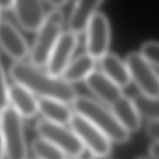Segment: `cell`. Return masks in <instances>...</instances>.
<instances>
[{
	"mask_svg": "<svg viewBox=\"0 0 159 159\" xmlns=\"http://www.w3.org/2000/svg\"><path fill=\"white\" fill-rule=\"evenodd\" d=\"M8 72L14 83L21 85L39 98L54 99L72 104L77 96L73 85L41 71L29 62L15 61L9 66Z\"/></svg>",
	"mask_w": 159,
	"mask_h": 159,
	"instance_id": "6da1fadb",
	"label": "cell"
},
{
	"mask_svg": "<svg viewBox=\"0 0 159 159\" xmlns=\"http://www.w3.org/2000/svg\"><path fill=\"white\" fill-rule=\"evenodd\" d=\"M71 105L74 113L99 129L111 143L121 144L130 139V133L119 124L111 109L100 102L88 96L77 95Z\"/></svg>",
	"mask_w": 159,
	"mask_h": 159,
	"instance_id": "7a4b0ae2",
	"label": "cell"
},
{
	"mask_svg": "<svg viewBox=\"0 0 159 159\" xmlns=\"http://www.w3.org/2000/svg\"><path fill=\"white\" fill-rule=\"evenodd\" d=\"M64 19L61 8L48 11L44 22L36 31L35 38L29 50V63L37 68L46 65L54 45L63 33Z\"/></svg>",
	"mask_w": 159,
	"mask_h": 159,
	"instance_id": "3957f363",
	"label": "cell"
},
{
	"mask_svg": "<svg viewBox=\"0 0 159 159\" xmlns=\"http://www.w3.org/2000/svg\"><path fill=\"white\" fill-rule=\"evenodd\" d=\"M0 133L7 158L27 159L28 149L24 134L23 120L9 105L1 113Z\"/></svg>",
	"mask_w": 159,
	"mask_h": 159,
	"instance_id": "277c9868",
	"label": "cell"
},
{
	"mask_svg": "<svg viewBox=\"0 0 159 159\" xmlns=\"http://www.w3.org/2000/svg\"><path fill=\"white\" fill-rule=\"evenodd\" d=\"M35 130L40 138L55 145L66 157L78 158L85 152V148L76 135L66 126L40 119L35 125Z\"/></svg>",
	"mask_w": 159,
	"mask_h": 159,
	"instance_id": "5b68a950",
	"label": "cell"
},
{
	"mask_svg": "<svg viewBox=\"0 0 159 159\" xmlns=\"http://www.w3.org/2000/svg\"><path fill=\"white\" fill-rule=\"evenodd\" d=\"M69 126L85 150L88 149L92 157H104L110 155L112 151L111 141L87 119L74 113Z\"/></svg>",
	"mask_w": 159,
	"mask_h": 159,
	"instance_id": "8992f818",
	"label": "cell"
},
{
	"mask_svg": "<svg viewBox=\"0 0 159 159\" xmlns=\"http://www.w3.org/2000/svg\"><path fill=\"white\" fill-rule=\"evenodd\" d=\"M125 62L131 81L136 84L140 92L158 99L159 79L156 68L144 61L138 51L129 52L125 59Z\"/></svg>",
	"mask_w": 159,
	"mask_h": 159,
	"instance_id": "52a82bcc",
	"label": "cell"
},
{
	"mask_svg": "<svg viewBox=\"0 0 159 159\" xmlns=\"http://www.w3.org/2000/svg\"><path fill=\"white\" fill-rule=\"evenodd\" d=\"M110 42V20L103 12L98 10L86 29V53L95 60H100L108 52Z\"/></svg>",
	"mask_w": 159,
	"mask_h": 159,
	"instance_id": "ba28073f",
	"label": "cell"
},
{
	"mask_svg": "<svg viewBox=\"0 0 159 159\" xmlns=\"http://www.w3.org/2000/svg\"><path fill=\"white\" fill-rule=\"evenodd\" d=\"M78 45V35L70 31H63L54 45L48 61L45 65L46 72L55 77H60L69 62Z\"/></svg>",
	"mask_w": 159,
	"mask_h": 159,
	"instance_id": "9c48e42d",
	"label": "cell"
},
{
	"mask_svg": "<svg viewBox=\"0 0 159 159\" xmlns=\"http://www.w3.org/2000/svg\"><path fill=\"white\" fill-rule=\"evenodd\" d=\"M0 48L15 61H23L30 48L22 34L8 20H0Z\"/></svg>",
	"mask_w": 159,
	"mask_h": 159,
	"instance_id": "30bf717a",
	"label": "cell"
},
{
	"mask_svg": "<svg viewBox=\"0 0 159 159\" xmlns=\"http://www.w3.org/2000/svg\"><path fill=\"white\" fill-rule=\"evenodd\" d=\"M12 10L19 24L29 32H36L48 13L45 2L38 0H17Z\"/></svg>",
	"mask_w": 159,
	"mask_h": 159,
	"instance_id": "8fae6325",
	"label": "cell"
},
{
	"mask_svg": "<svg viewBox=\"0 0 159 159\" xmlns=\"http://www.w3.org/2000/svg\"><path fill=\"white\" fill-rule=\"evenodd\" d=\"M88 89L103 103L111 106L122 95V89L112 82L101 71L95 70L85 80Z\"/></svg>",
	"mask_w": 159,
	"mask_h": 159,
	"instance_id": "7c38bea8",
	"label": "cell"
},
{
	"mask_svg": "<svg viewBox=\"0 0 159 159\" xmlns=\"http://www.w3.org/2000/svg\"><path fill=\"white\" fill-rule=\"evenodd\" d=\"M102 4V0L75 1L68 18V31L76 35L86 32L92 16Z\"/></svg>",
	"mask_w": 159,
	"mask_h": 159,
	"instance_id": "4fadbf2b",
	"label": "cell"
},
{
	"mask_svg": "<svg viewBox=\"0 0 159 159\" xmlns=\"http://www.w3.org/2000/svg\"><path fill=\"white\" fill-rule=\"evenodd\" d=\"M8 104L22 118L34 117L38 113L35 96L17 83L8 86Z\"/></svg>",
	"mask_w": 159,
	"mask_h": 159,
	"instance_id": "5bb4252c",
	"label": "cell"
},
{
	"mask_svg": "<svg viewBox=\"0 0 159 159\" xmlns=\"http://www.w3.org/2000/svg\"><path fill=\"white\" fill-rule=\"evenodd\" d=\"M99 61L100 71L119 88L123 89L130 84L131 79L127 64L118 55L108 51Z\"/></svg>",
	"mask_w": 159,
	"mask_h": 159,
	"instance_id": "9a60e30c",
	"label": "cell"
},
{
	"mask_svg": "<svg viewBox=\"0 0 159 159\" xmlns=\"http://www.w3.org/2000/svg\"><path fill=\"white\" fill-rule=\"evenodd\" d=\"M37 108L45 120L61 126H69L74 116L69 104L54 99L38 98Z\"/></svg>",
	"mask_w": 159,
	"mask_h": 159,
	"instance_id": "2e32d148",
	"label": "cell"
},
{
	"mask_svg": "<svg viewBox=\"0 0 159 159\" xmlns=\"http://www.w3.org/2000/svg\"><path fill=\"white\" fill-rule=\"evenodd\" d=\"M110 107L119 124L128 132L131 134V132H135L140 129L142 118L129 97L123 94Z\"/></svg>",
	"mask_w": 159,
	"mask_h": 159,
	"instance_id": "e0dca14e",
	"label": "cell"
},
{
	"mask_svg": "<svg viewBox=\"0 0 159 159\" xmlns=\"http://www.w3.org/2000/svg\"><path fill=\"white\" fill-rule=\"evenodd\" d=\"M97 60L87 53L80 54L73 59L61 75V78L69 84L85 81L96 70Z\"/></svg>",
	"mask_w": 159,
	"mask_h": 159,
	"instance_id": "ac0fdd59",
	"label": "cell"
},
{
	"mask_svg": "<svg viewBox=\"0 0 159 159\" xmlns=\"http://www.w3.org/2000/svg\"><path fill=\"white\" fill-rule=\"evenodd\" d=\"M130 99L139 116H141V118L144 117L147 120L158 119V99L149 97L141 92L138 94H135Z\"/></svg>",
	"mask_w": 159,
	"mask_h": 159,
	"instance_id": "d6986e66",
	"label": "cell"
},
{
	"mask_svg": "<svg viewBox=\"0 0 159 159\" xmlns=\"http://www.w3.org/2000/svg\"><path fill=\"white\" fill-rule=\"evenodd\" d=\"M34 159H66L67 157L55 145L38 137L31 143Z\"/></svg>",
	"mask_w": 159,
	"mask_h": 159,
	"instance_id": "ffe728a7",
	"label": "cell"
},
{
	"mask_svg": "<svg viewBox=\"0 0 159 159\" xmlns=\"http://www.w3.org/2000/svg\"><path fill=\"white\" fill-rule=\"evenodd\" d=\"M139 54L153 67L157 68L159 63V46L157 40H147L141 46Z\"/></svg>",
	"mask_w": 159,
	"mask_h": 159,
	"instance_id": "44dd1931",
	"label": "cell"
},
{
	"mask_svg": "<svg viewBox=\"0 0 159 159\" xmlns=\"http://www.w3.org/2000/svg\"><path fill=\"white\" fill-rule=\"evenodd\" d=\"M8 105V85L0 62V113H2Z\"/></svg>",
	"mask_w": 159,
	"mask_h": 159,
	"instance_id": "7402d4cb",
	"label": "cell"
},
{
	"mask_svg": "<svg viewBox=\"0 0 159 159\" xmlns=\"http://www.w3.org/2000/svg\"><path fill=\"white\" fill-rule=\"evenodd\" d=\"M146 133L151 141H158L159 124L158 119L148 120L146 124Z\"/></svg>",
	"mask_w": 159,
	"mask_h": 159,
	"instance_id": "603a6c76",
	"label": "cell"
},
{
	"mask_svg": "<svg viewBox=\"0 0 159 159\" xmlns=\"http://www.w3.org/2000/svg\"><path fill=\"white\" fill-rule=\"evenodd\" d=\"M149 159H159V142L152 141L148 146Z\"/></svg>",
	"mask_w": 159,
	"mask_h": 159,
	"instance_id": "cb8c5ba5",
	"label": "cell"
},
{
	"mask_svg": "<svg viewBox=\"0 0 159 159\" xmlns=\"http://www.w3.org/2000/svg\"><path fill=\"white\" fill-rule=\"evenodd\" d=\"M13 0H0V11L2 10H10L14 6Z\"/></svg>",
	"mask_w": 159,
	"mask_h": 159,
	"instance_id": "d4e9b609",
	"label": "cell"
},
{
	"mask_svg": "<svg viewBox=\"0 0 159 159\" xmlns=\"http://www.w3.org/2000/svg\"><path fill=\"white\" fill-rule=\"evenodd\" d=\"M5 157H6L5 147H4V143H3L2 136H1V133H0V159H5Z\"/></svg>",
	"mask_w": 159,
	"mask_h": 159,
	"instance_id": "484cf974",
	"label": "cell"
},
{
	"mask_svg": "<svg viewBox=\"0 0 159 159\" xmlns=\"http://www.w3.org/2000/svg\"><path fill=\"white\" fill-rule=\"evenodd\" d=\"M91 159H112L109 156H104V157H92Z\"/></svg>",
	"mask_w": 159,
	"mask_h": 159,
	"instance_id": "4316f807",
	"label": "cell"
},
{
	"mask_svg": "<svg viewBox=\"0 0 159 159\" xmlns=\"http://www.w3.org/2000/svg\"><path fill=\"white\" fill-rule=\"evenodd\" d=\"M135 159H149V158L144 157H137V158H135Z\"/></svg>",
	"mask_w": 159,
	"mask_h": 159,
	"instance_id": "83f0119b",
	"label": "cell"
},
{
	"mask_svg": "<svg viewBox=\"0 0 159 159\" xmlns=\"http://www.w3.org/2000/svg\"><path fill=\"white\" fill-rule=\"evenodd\" d=\"M66 159H78V158H74V157H69V158H66Z\"/></svg>",
	"mask_w": 159,
	"mask_h": 159,
	"instance_id": "f1b7e54d",
	"label": "cell"
},
{
	"mask_svg": "<svg viewBox=\"0 0 159 159\" xmlns=\"http://www.w3.org/2000/svg\"><path fill=\"white\" fill-rule=\"evenodd\" d=\"M1 18H2V17H1V11H0V20H1Z\"/></svg>",
	"mask_w": 159,
	"mask_h": 159,
	"instance_id": "f546056e",
	"label": "cell"
},
{
	"mask_svg": "<svg viewBox=\"0 0 159 159\" xmlns=\"http://www.w3.org/2000/svg\"><path fill=\"white\" fill-rule=\"evenodd\" d=\"M0 121H1V113H0Z\"/></svg>",
	"mask_w": 159,
	"mask_h": 159,
	"instance_id": "4dcf8cb0",
	"label": "cell"
},
{
	"mask_svg": "<svg viewBox=\"0 0 159 159\" xmlns=\"http://www.w3.org/2000/svg\"></svg>",
	"mask_w": 159,
	"mask_h": 159,
	"instance_id": "1f68e13d",
	"label": "cell"
}]
</instances>
